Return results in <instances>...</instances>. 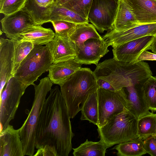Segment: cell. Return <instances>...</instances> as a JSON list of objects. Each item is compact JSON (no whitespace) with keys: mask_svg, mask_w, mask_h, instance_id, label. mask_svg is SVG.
Here are the masks:
<instances>
[{"mask_svg":"<svg viewBox=\"0 0 156 156\" xmlns=\"http://www.w3.org/2000/svg\"><path fill=\"white\" fill-rule=\"evenodd\" d=\"M46 99L36 129L35 147L48 145L55 148L58 156H68L74 136L70 117L60 90L56 86Z\"/></svg>","mask_w":156,"mask_h":156,"instance_id":"obj_1","label":"cell"},{"mask_svg":"<svg viewBox=\"0 0 156 156\" xmlns=\"http://www.w3.org/2000/svg\"><path fill=\"white\" fill-rule=\"evenodd\" d=\"M93 72L97 79L107 81L115 90L143 83L152 74L148 64L144 61L128 63L113 58L98 63Z\"/></svg>","mask_w":156,"mask_h":156,"instance_id":"obj_2","label":"cell"},{"mask_svg":"<svg viewBox=\"0 0 156 156\" xmlns=\"http://www.w3.org/2000/svg\"><path fill=\"white\" fill-rule=\"evenodd\" d=\"M60 86L70 119L81 111L89 96L99 87L94 72L89 68L82 67Z\"/></svg>","mask_w":156,"mask_h":156,"instance_id":"obj_3","label":"cell"},{"mask_svg":"<svg viewBox=\"0 0 156 156\" xmlns=\"http://www.w3.org/2000/svg\"><path fill=\"white\" fill-rule=\"evenodd\" d=\"M52 85L48 76L40 80L38 85H33L35 96L32 106L27 118L19 129L24 156H34L37 127L46 96Z\"/></svg>","mask_w":156,"mask_h":156,"instance_id":"obj_4","label":"cell"},{"mask_svg":"<svg viewBox=\"0 0 156 156\" xmlns=\"http://www.w3.org/2000/svg\"><path fill=\"white\" fill-rule=\"evenodd\" d=\"M138 119L128 109L116 115L102 127L98 128L100 140L109 147L139 137Z\"/></svg>","mask_w":156,"mask_h":156,"instance_id":"obj_5","label":"cell"},{"mask_svg":"<svg viewBox=\"0 0 156 156\" xmlns=\"http://www.w3.org/2000/svg\"><path fill=\"white\" fill-rule=\"evenodd\" d=\"M52 64L48 48L46 46L34 45L21 62L13 76L28 86L33 85L39 76L48 71Z\"/></svg>","mask_w":156,"mask_h":156,"instance_id":"obj_6","label":"cell"},{"mask_svg":"<svg viewBox=\"0 0 156 156\" xmlns=\"http://www.w3.org/2000/svg\"><path fill=\"white\" fill-rule=\"evenodd\" d=\"M98 120L100 128L114 116L126 109H131L130 103L123 88L111 90L98 87L97 91Z\"/></svg>","mask_w":156,"mask_h":156,"instance_id":"obj_7","label":"cell"},{"mask_svg":"<svg viewBox=\"0 0 156 156\" xmlns=\"http://www.w3.org/2000/svg\"><path fill=\"white\" fill-rule=\"evenodd\" d=\"M28 86L13 76L3 88L0 93L1 130L6 128L14 119L21 98Z\"/></svg>","mask_w":156,"mask_h":156,"instance_id":"obj_8","label":"cell"},{"mask_svg":"<svg viewBox=\"0 0 156 156\" xmlns=\"http://www.w3.org/2000/svg\"><path fill=\"white\" fill-rule=\"evenodd\" d=\"M118 0H93L87 20L100 33L114 28Z\"/></svg>","mask_w":156,"mask_h":156,"instance_id":"obj_9","label":"cell"},{"mask_svg":"<svg viewBox=\"0 0 156 156\" xmlns=\"http://www.w3.org/2000/svg\"><path fill=\"white\" fill-rule=\"evenodd\" d=\"M156 35V23L138 24L129 29L108 31L102 37L113 48L148 35Z\"/></svg>","mask_w":156,"mask_h":156,"instance_id":"obj_10","label":"cell"},{"mask_svg":"<svg viewBox=\"0 0 156 156\" xmlns=\"http://www.w3.org/2000/svg\"><path fill=\"white\" fill-rule=\"evenodd\" d=\"M156 39L148 35L133 40L113 48V58L119 61L135 63L140 55L148 48Z\"/></svg>","mask_w":156,"mask_h":156,"instance_id":"obj_11","label":"cell"},{"mask_svg":"<svg viewBox=\"0 0 156 156\" xmlns=\"http://www.w3.org/2000/svg\"><path fill=\"white\" fill-rule=\"evenodd\" d=\"M0 22L2 32L10 39H18L23 31L36 25L30 15L24 9L5 16Z\"/></svg>","mask_w":156,"mask_h":156,"instance_id":"obj_12","label":"cell"},{"mask_svg":"<svg viewBox=\"0 0 156 156\" xmlns=\"http://www.w3.org/2000/svg\"><path fill=\"white\" fill-rule=\"evenodd\" d=\"M109 45L103 38H91L86 41L83 47L76 53L75 58L82 65L94 64L97 66L101 58L109 51Z\"/></svg>","mask_w":156,"mask_h":156,"instance_id":"obj_13","label":"cell"},{"mask_svg":"<svg viewBox=\"0 0 156 156\" xmlns=\"http://www.w3.org/2000/svg\"><path fill=\"white\" fill-rule=\"evenodd\" d=\"M14 44L12 39H0V93L13 76Z\"/></svg>","mask_w":156,"mask_h":156,"instance_id":"obj_14","label":"cell"},{"mask_svg":"<svg viewBox=\"0 0 156 156\" xmlns=\"http://www.w3.org/2000/svg\"><path fill=\"white\" fill-rule=\"evenodd\" d=\"M19 129L9 124L0 132V156H24Z\"/></svg>","mask_w":156,"mask_h":156,"instance_id":"obj_15","label":"cell"},{"mask_svg":"<svg viewBox=\"0 0 156 156\" xmlns=\"http://www.w3.org/2000/svg\"><path fill=\"white\" fill-rule=\"evenodd\" d=\"M52 64L74 59L76 55L75 46L69 37L55 34L52 40L47 44Z\"/></svg>","mask_w":156,"mask_h":156,"instance_id":"obj_16","label":"cell"},{"mask_svg":"<svg viewBox=\"0 0 156 156\" xmlns=\"http://www.w3.org/2000/svg\"><path fill=\"white\" fill-rule=\"evenodd\" d=\"M55 0H28L23 8L36 25L50 22V17Z\"/></svg>","mask_w":156,"mask_h":156,"instance_id":"obj_17","label":"cell"},{"mask_svg":"<svg viewBox=\"0 0 156 156\" xmlns=\"http://www.w3.org/2000/svg\"><path fill=\"white\" fill-rule=\"evenodd\" d=\"M133 9L140 24L156 23V1L125 0Z\"/></svg>","mask_w":156,"mask_h":156,"instance_id":"obj_18","label":"cell"},{"mask_svg":"<svg viewBox=\"0 0 156 156\" xmlns=\"http://www.w3.org/2000/svg\"><path fill=\"white\" fill-rule=\"evenodd\" d=\"M81 65L75 59L52 64L49 68L48 76L53 83L60 86L73 74L81 68Z\"/></svg>","mask_w":156,"mask_h":156,"instance_id":"obj_19","label":"cell"},{"mask_svg":"<svg viewBox=\"0 0 156 156\" xmlns=\"http://www.w3.org/2000/svg\"><path fill=\"white\" fill-rule=\"evenodd\" d=\"M143 83L126 87L128 92L127 98L131 106L130 110L138 119L151 113L143 91Z\"/></svg>","mask_w":156,"mask_h":156,"instance_id":"obj_20","label":"cell"},{"mask_svg":"<svg viewBox=\"0 0 156 156\" xmlns=\"http://www.w3.org/2000/svg\"><path fill=\"white\" fill-rule=\"evenodd\" d=\"M139 24L133 9L129 4L125 0H118L113 30L116 31L126 30Z\"/></svg>","mask_w":156,"mask_h":156,"instance_id":"obj_21","label":"cell"},{"mask_svg":"<svg viewBox=\"0 0 156 156\" xmlns=\"http://www.w3.org/2000/svg\"><path fill=\"white\" fill-rule=\"evenodd\" d=\"M55 36L51 29L34 25L23 31L18 40L30 42L34 45H46L53 40Z\"/></svg>","mask_w":156,"mask_h":156,"instance_id":"obj_22","label":"cell"},{"mask_svg":"<svg viewBox=\"0 0 156 156\" xmlns=\"http://www.w3.org/2000/svg\"><path fill=\"white\" fill-rule=\"evenodd\" d=\"M69 38L73 44L76 53L83 47L85 42L91 38L101 39V37L92 24L88 23L76 24Z\"/></svg>","mask_w":156,"mask_h":156,"instance_id":"obj_23","label":"cell"},{"mask_svg":"<svg viewBox=\"0 0 156 156\" xmlns=\"http://www.w3.org/2000/svg\"><path fill=\"white\" fill-rule=\"evenodd\" d=\"M108 145L102 140L98 142L87 139L78 147L73 148L74 156H105Z\"/></svg>","mask_w":156,"mask_h":156,"instance_id":"obj_24","label":"cell"},{"mask_svg":"<svg viewBox=\"0 0 156 156\" xmlns=\"http://www.w3.org/2000/svg\"><path fill=\"white\" fill-rule=\"evenodd\" d=\"M144 140L140 137L118 144L112 149L119 156H140L147 153L144 147Z\"/></svg>","mask_w":156,"mask_h":156,"instance_id":"obj_25","label":"cell"},{"mask_svg":"<svg viewBox=\"0 0 156 156\" xmlns=\"http://www.w3.org/2000/svg\"><path fill=\"white\" fill-rule=\"evenodd\" d=\"M58 20L76 24L89 22L87 20L68 9L62 5H54L50 17V22Z\"/></svg>","mask_w":156,"mask_h":156,"instance_id":"obj_26","label":"cell"},{"mask_svg":"<svg viewBox=\"0 0 156 156\" xmlns=\"http://www.w3.org/2000/svg\"><path fill=\"white\" fill-rule=\"evenodd\" d=\"M81 111V120H88L97 126L98 112L97 91L90 94L86 100Z\"/></svg>","mask_w":156,"mask_h":156,"instance_id":"obj_27","label":"cell"},{"mask_svg":"<svg viewBox=\"0 0 156 156\" xmlns=\"http://www.w3.org/2000/svg\"><path fill=\"white\" fill-rule=\"evenodd\" d=\"M139 137L144 140L153 135H156V113L151 112L138 119Z\"/></svg>","mask_w":156,"mask_h":156,"instance_id":"obj_28","label":"cell"},{"mask_svg":"<svg viewBox=\"0 0 156 156\" xmlns=\"http://www.w3.org/2000/svg\"><path fill=\"white\" fill-rule=\"evenodd\" d=\"M14 47L13 76L20 63L34 47L32 43L18 39H12Z\"/></svg>","mask_w":156,"mask_h":156,"instance_id":"obj_29","label":"cell"},{"mask_svg":"<svg viewBox=\"0 0 156 156\" xmlns=\"http://www.w3.org/2000/svg\"><path fill=\"white\" fill-rule=\"evenodd\" d=\"M142 89L149 110L156 112V76L148 78L143 84Z\"/></svg>","mask_w":156,"mask_h":156,"instance_id":"obj_30","label":"cell"},{"mask_svg":"<svg viewBox=\"0 0 156 156\" xmlns=\"http://www.w3.org/2000/svg\"><path fill=\"white\" fill-rule=\"evenodd\" d=\"M93 0H70L60 5L68 9L87 20Z\"/></svg>","mask_w":156,"mask_h":156,"instance_id":"obj_31","label":"cell"},{"mask_svg":"<svg viewBox=\"0 0 156 156\" xmlns=\"http://www.w3.org/2000/svg\"><path fill=\"white\" fill-rule=\"evenodd\" d=\"M28 0H0V12L5 16L23 9Z\"/></svg>","mask_w":156,"mask_h":156,"instance_id":"obj_32","label":"cell"},{"mask_svg":"<svg viewBox=\"0 0 156 156\" xmlns=\"http://www.w3.org/2000/svg\"><path fill=\"white\" fill-rule=\"evenodd\" d=\"M51 22L55 29V34L65 37H69L76 24L73 23L62 20L52 21Z\"/></svg>","mask_w":156,"mask_h":156,"instance_id":"obj_33","label":"cell"},{"mask_svg":"<svg viewBox=\"0 0 156 156\" xmlns=\"http://www.w3.org/2000/svg\"><path fill=\"white\" fill-rule=\"evenodd\" d=\"M144 148L152 156H156V135L151 136L144 140Z\"/></svg>","mask_w":156,"mask_h":156,"instance_id":"obj_34","label":"cell"},{"mask_svg":"<svg viewBox=\"0 0 156 156\" xmlns=\"http://www.w3.org/2000/svg\"><path fill=\"white\" fill-rule=\"evenodd\" d=\"M34 156H58L55 149L48 145H45L38 149Z\"/></svg>","mask_w":156,"mask_h":156,"instance_id":"obj_35","label":"cell"},{"mask_svg":"<svg viewBox=\"0 0 156 156\" xmlns=\"http://www.w3.org/2000/svg\"><path fill=\"white\" fill-rule=\"evenodd\" d=\"M147 60L156 61V54L145 50L140 55L135 62Z\"/></svg>","mask_w":156,"mask_h":156,"instance_id":"obj_36","label":"cell"},{"mask_svg":"<svg viewBox=\"0 0 156 156\" xmlns=\"http://www.w3.org/2000/svg\"><path fill=\"white\" fill-rule=\"evenodd\" d=\"M97 83L99 87L107 90H115L113 87L109 83L105 80L97 79Z\"/></svg>","mask_w":156,"mask_h":156,"instance_id":"obj_37","label":"cell"},{"mask_svg":"<svg viewBox=\"0 0 156 156\" xmlns=\"http://www.w3.org/2000/svg\"><path fill=\"white\" fill-rule=\"evenodd\" d=\"M148 50H151L153 53L156 54V39L150 46Z\"/></svg>","mask_w":156,"mask_h":156,"instance_id":"obj_38","label":"cell"},{"mask_svg":"<svg viewBox=\"0 0 156 156\" xmlns=\"http://www.w3.org/2000/svg\"><path fill=\"white\" fill-rule=\"evenodd\" d=\"M70 0H55L54 5H61Z\"/></svg>","mask_w":156,"mask_h":156,"instance_id":"obj_39","label":"cell"},{"mask_svg":"<svg viewBox=\"0 0 156 156\" xmlns=\"http://www.w3.org/2000/svg\"><path fill=\"white\" fill-rule=\"evenodd\" d=\"M155 36V37L156 39V35Z\"/></svg>","mask_w":156,"mask_h":156,"instance_id":"obj_40","label":"cell"},{"mask_svg":"<svg viewBox=\"0 0 156 156\" xmlns=\"http://www.w3.org/2000/svg\"></svg>","mask_w":156,"mask_h":156,"instance_id":"obj_41","label":"cell"}]
</instances>
